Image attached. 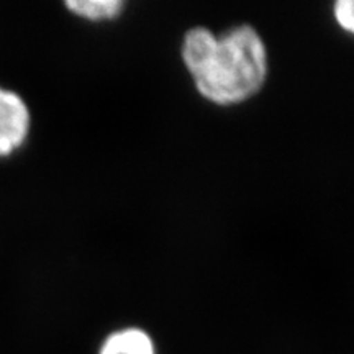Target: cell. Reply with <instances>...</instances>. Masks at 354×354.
Segmentation results:
<instances>
[{
    "instance_id": "cell-1",
    "label": "cell",
    "mask_w": 354,
    "mask_h": 354,
    "mask_svg": "<svg viewBox=\"0 0 354 354\" xmlns=\"http://www.w3.org/2000/svg\"><path fill=\"white\" fill-rule=\"evenodd\" d=\"M180 57L198 95L220 107L253 99L268 81V48L251 25L232 26L221 35L192 26L183 38Z\"/></svg>"
},
{
    "instance_id": "cell-2",
    "label": "cell",
    "mask_w": 354,
    "mask_h": 354,
    "mask_svg": "<svg viewBox=\"0 0 354 354\" xmlns=\"http://www.w3.org/2000/svg\"><path fill=\"white\" fill-rule=\"evenodd\" d=\"M33 131V112L24 94L0 82V161L19 154Z\"/></svg>"
},
{
    "instance_id": "cell-3",
    "label": "cell",
    "mask_w": 354,
    "mask_h": 354,
    "mask_svg": "<svg viewBox=\"0 0 354 354\" xmlns=\"http://www.w3.org/2000/svg\"><path fill=\"white\" fill-rule=\"evenodd\" d=\"M99 354H158L151 335L136 326L112 331L100 344Z\"/></svg>"
},
{
    "instance_id": "cell-4",
    "label": "cell",
    "mask_w": 354,
    "mask_h": 354,
    "mask_svg": "<svg viewBox=\"0 0 354 354\" xmlns=\"http://www.w3.org/2000/svg\"><path fill=\"white\" fill-rule=\"evenodd\" d=\"M127 3L123 0H68L64 2V8L71 15L86 21H112L123 13Z\"/></svg>"
},
{
    "instance_id": "cell-5",
    "label": "cell",
    "mask_w": 354,
    "mask_h": 354,
    "mask_svg": "<svg viewBox=\"0 0 354 354\" xmlns=\"http://www.w3.org/2000/svg\"><path fill=\"white\" fill-rule=\"evenodd\" d=\"M335 24L344 33L354 37V0H336L331 8Z\"/></svg>"
}]
</instances>
